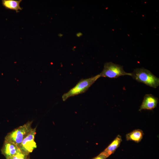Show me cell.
<instances>
[{
  "label": "cell",
  "mask_w": 159,
  "mask_h": 159,
  "mask_svg": "<svg viewBox=\"0 0 159 159\" xmlns=\"http://www.w3.org/2000/svg\"><path fill=\"white\" fill-rule=\"evenodd\" d=\"M131 76L137 81L154 88L159 85V78L149 70L143 68L135 69Z\"/></svg>",
  "instance_id": "1"
},
{
  "label": "cell",
  "mask_w": 159,
  "mask_h": 159,
  "mask_svg": "<svg viewBox=\"0 0 159 159\" xmlns=\"http://www.w3.org/2000/svg\"><path fill=\"white\" fill-rule=\"evenodd\" d=\"M32 121H29L23 125L14 129L7 134L5 140L13 143L19 148L23 140L32 129Z\"/></svg>",
  "instance_id": "2"
},
{
  "label": "cell",
  "mask_w": 159,
  "mask_h": 159,
  "mask_svg": "<svg viewBox=\"0 0 159 159\" xmlns=\"http://www.w3.org/2000/svg\"><path fill=\"white\" fill-rule=\"evenodd\" d=\"M100 77L98 74L89 78L81 79L73 87L63 95V100L64 101L69 97L85 92Z\"/></svg>",
  "instance_id": "3"
},
{
  "label": "cell",
  "mask_w": 159,
  "mask_h": 159,
  "mask_svg": "<svg viewBox=\"0 0 159 159\" xmlns=\"http://www.w3.org/2000/svg\"><path fill=\"white\" fill-rule=\"evenodd\" d=\"M99 75L100 77L115 78L122 76H131V73L125 72L122 66L110 62L105 64L103 70Z\"/></svg>",
  "instance_id": "4"
},
{
  "label": "cell",
  "mask_w": 159,
  "mask_h": 159,
  "mask_svg": "<svg viewBox=\"0 0 159 159\" xmlns=\"http://www.w3.org/2000/svg\"><path fill=\"white\" fill-rule=\"evenodd\" d=\"M36 131V127L33 128L23 140L19 148L22 152L29 154L37 148V145L34 140Z\"/></svg>",
  "instance_id": "5"
},
{
  "label": "cell",
  "mask_w": 159,
  "mask_h": 159,
  "mask_svg": "<svg viewBox=\"0 0 159 159\" xmlns=\"http://www.w3.org/2000/svg\"><path fill=\"white\" fill-rule=\"evenodd\" d=\"M20 150L19 148L15 144L5 140L1 151L2 154L6 159L13 156Z\"/></svg>",
  "instance_id": "6"
},
{
  "label": "cell",
  "mask_w": 159,
  "mask_h": 159,
  "mask_svg": "<svg viewBox=\"0 0 159 159\" xmlns=\"http://www.w3.org/2000/svg\"><path fill=\"white\" fill-rule=\"evenodd\" d=\"M158 102V98L151 94H146L139 110H152L157 107Z\"/></svg>",
  "instance_id": "7"
},
{
  "label": "cell",
  "mask_w": 159,
  "mask_h": 159,
  "mask_svg": "<svg viewBox=\"0 0 159 159\" xmlns=\"http://www.w3.org/2000/svg\"><path fill=\"white\" fill-rule=\"evenodd\" d=\"M122 141L121 136L118 135L110 145L101 153L107 157L113 153L120 146Z\"/></svg>",
  "instance_id": "8"
},
{
  "label": "cell",
  "mask_w": 159,
  "mask_h": 159,
  "mask_svg": "<svg viewBox=\"0 0 159 159\" xmlns=\"http://www.w3.org/2000/svg\"><path fill=\"white\" fill-rule=\"evenodd\" d=\"M22 1L21 0H2L1 2L3 6L6 9L14 10L18 12L22 9L20 5Z\"/></svg>",
  "instance_id": "9"
},
{
  "label": "cell",
  "mask_w": 159,
  "mask_h": 159,
  "mask_svg": "<svg viewBox=\"0 0 159 159\" xmlns=\"http://www.w3.org/2000/svg\"><path fill=\"white\" fill-rule=\"evenodd\" d=\"M143 135L142 130L140 129L135 130L126 135V140L128 141L131 140L138 143L141 140Z\"/></svg>",
  "instance_id": "10"
},
{
  "label": "cell",
  "mask_w": 159,
  "mask_h": 159,
  "mask_svg": "<svg viewBox=\"0 0 159 159\" xmlns=\"http://www.w3.org/2000/svg\"><path fill=\"white\" fill-rule=\"evenodd\" d=\"M6 159H29V154L23 153L20 150L13 156Z\"/></svg>",
  "instance_id": "11"
},
{
  "label": "cell",
  "mask_w": 159,
  "mask_h": 159,
  "mask_svg": "<svg viewBox=\"0 0 159 159\" xmlns=\"http://www.w3.org/2000/svg\"><path fill=\"white\" fill-rule=\"evenodd\" d=\"M107 158V157L106 156L100 153L98 156L94 158L93 159H105Z\"/></svg>",
  "instance_id": "12"
},
{
  "label": "cell",
  "mask_w": 159,
  "mask_h": 159,
  "mask_svg": "<svg viewBox=\"0 0 159 159\" xmlns=\"http://www.w3.org/2000/svg\"><path fill=\"white\" fill-rule=\"evenodd\" d=\"M82 35V34L81 32H79L76 34L77 37H80Z\"/></svg>",
  "instance_id": "13"
}]
</instances>
